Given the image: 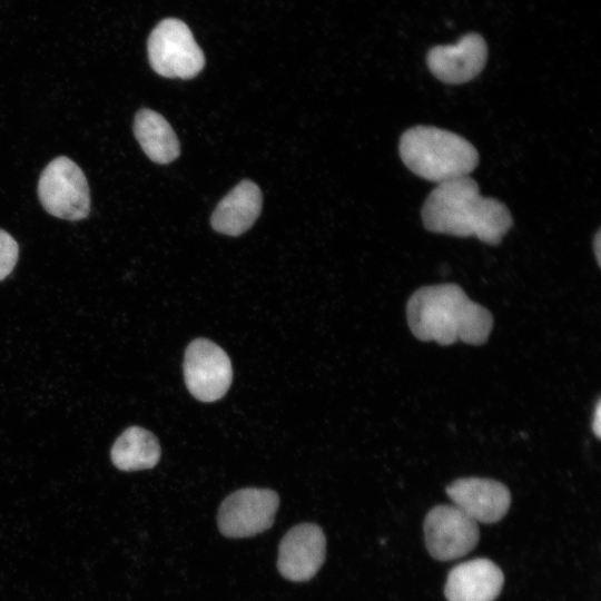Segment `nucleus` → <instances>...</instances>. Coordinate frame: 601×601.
I'll return each instance as SVG.
<instances>
[{"instance_id":"obj_1","label":"nucleus","mask_w":601,"mask_h":601,"mask_svg":"<svg viewBox=\"0 0 601 601\" xmlns=\"http://www.w3.org/2000/svg\"><path fill=\"white\" fill-rule=\"evenodd\" d=\"M422 221L432 233L475 237L489 245L500 244L513 224L509 208L483 197L470 176L437 184L423 204Z\"/></svg>"},{"instance_id":"obj_2","label":"nucleus","mask_w":601,"mask_h":601,"mask_svg":"<svg viewBox=\"0 0 601 601\" xmlns=\"http://www.w3.org/2000/svg\"><path fill=\"white\" fill-rule=\"evenodd\" d=\"M406 318L413 335L424 342L471 345L486 342L493 327L487 308L471 300L456 284H439L416 289L407 300Z\"/></svg>"},{"instance_id":"obj_3","label":"nucleus","mask_w":601,"mask_h":601,"mask_svg":"<svg viewBox=\"0 0 601 601\" xmlns=\"http://www.w3.org/2000/svg\"><path fill=\"white\" fill-rule=\"evenodd\" d=\"M398 151L413 174L436 184L469 176L479 164V152L469 140L434 126L420 125L405 130Z\"/></svg>"},{"instance_id":"obj_4","label":"nucleus","mask_w":601,"mask_h":601,"mask_svg":"<svg viewBox=\"0 0 601 601\" xmlns=\"http://www.w3.org/2000/svg\"><path fill=\"white\" fill-rule=\"evenodd\" d=\"M147 49L151 68L166 78H194L205 65V56L190 29L175 18L165 19L154 28Z\"/></svg>"},{"instance_id":"obj_5","label":"nucleus","mask_w":601,"mask_h":601,"mask_svg":"<svg viewBox=\"0 0 601 601\" xmlns=\"http://www.w3.org/2000/svg\"><path fill=\"white\" fill-rule=\"evenodd\" d=\"M38 196L46 211L55 217L75 221L89 215L86 176L68 157H57L46 166L39 178Z\"/></svg>"},{"instance_id":"obj_6","label":"nucleus","mask_w":601,"mask_h":601,"mask_svg":"<svg viewBox=\"0 0 601 601\" xmlns=\"http://www.w3.org/2000/svg\"><path fill=\"white\" fill-rule=\"evenodd\" d=\"M278 506L279 496L270 489L237 490L218 509V530L226 538L254 536L273 525Z\"/></svg>"},{"instance_id":"obj_7","label":"nucleus","mask_w":601,"mask_h":601,"mask_svg":"<svg viewBox=\"0 0 601 601\" xmlns=\"http://www.w3.org/2000/svg\"><path fill=\"white\" fill-rule=\"evenodd\" d=\"M184 377L194 397L201 402H215L226 394L231 384L230 359L214 342L196 338L185 352Z\"/></svg>"},{"instance_id":"obj_8","label":"nucleus","mask_w":601,"mask_h":601,"mask_svg":"<svg viewBox=\"0 0 601 601\" xmlns=\"http://www.w3.org/2000/svg\"><path fill=\"white\" fill-rule=\"evenodd\" d=\"M423 528L426 549L439 561L455 560L467 554L480 539L477 522L453 504L431 509Z\"/></svg>"},{"instance_id":"obj_9","label":"nucleus","mask_w":601,"mask_h":601,"mask_svg":"<svg viewBox=\"0 0 601 601\" xmlns=\"http://www.w3.org/2000/svg\"><path fill=\"white\" fill-rule=\"evenodd\" d=\"M326 538L315 523H300L283 536L277 558L280 575L293 582L311 580L325 561Z\"/></svg>"},{"instance_id":"obj_10","label":"nucleus","mask_w":601,"mask_h":601,"mask_svg":"<svg viewBox=\"0 0 601 601\" xmlns=\"http://www.w3.org/2000/svg\"><path fill=\"white\" fill-rule=\"evenodd\" d=\"M487 60V46L475 32L464 35L455 45L435 46L426 55L430 71L447 85H462L474 79Z\"/></svg>"},{"instance_id":"obj_11","label":"nucleus","mask_w":601,"mask_h":601,"mask_svg":"<svg viewBox=\"0 0 601 601\" xmlns=\"http://www.w3.org/2000/svg\"><path fill=\"white\" fill-rule=\"evenodd\" d=\"M446 494L453 505L481 523L499 522L511 505L509 489L492 479H457L446 486Z\"/></svg>"},{"instance_id":"obj_12","label":"nucleus","mask_w":601,"mask_h":601,"mask_svg":"<svg viewBox=\"0 0 601 601\" xmlns=\"http://www.w3.org/2000/svg\"><path fill=\"white\" fill-rule=\"evenodd\" d=\"M501 569L489 559H473L454 566L447 575V601H494L503 587Z\"/></svg>"},{"instance_id":"obj_13","label":"nucleus","mask_w":601,"mask_h":601,"mask_svg":"<svg viewBox=\"0 0 601 601\" xmlns=\"http://www.w3.org/2000/svg\"><path fill=\"white\" fill-rule=\"evenodd\" d=\"M262 200L260 189L255 183L240 181L217 205L211 215L213 228L229 236L245 233L259 216Z\"/></svg>"},{"instance_id":"obj_14","label":"nucleus","mask_w":601,"mask_h":601,"mask_svg":"<svg viewBox=\"0 0 601 601\" xmlns=\"http://www.w3.org/2000/svg\"><path fill=\"white\" fill-rule=\"evenodd\" d=\"M134 134L147 157L169 164L180 154L178 138L168 121L151 109H140L134 120Z\"/></svg>"},{"instance_id":"obj_15","label":"nucleus","mask_w":601,"mask_h":601,"mask_svg":"<svg viewBox=\"0 0 601 601\" xmlns=\"http://www.w3.org/2000/svg\"><path fill=\"white\" fill-rule=\"evenodd\" d=\"M160 454L157 437L140 426L126 428L110 451L114 465L125 472L151 469L159 462Z\"/></svg>"},{"instance_id":"obj_16","label":"nucleus","mask_w":601,"mask_h":601,"mask_svg":"<svg viewBox=\"0 0 601 601\" xmlns=\"http://www.w3.org/2000/svg\"><path fill=\"white\" fill-rule=\"evenodd\" d=\"M19 256V246L13 237L0 229V282L14 268Z\"/></svg>"},{"instance_id":"obj_17","label":"nucleus","mask_w":601,"mask_h":601,"mask_svg":"<svg viewBox=\"0 0 601 601\" xmlns=\"http://www.w3.org/2000/svg\"><path fill=\"white\" fill-rule=\"evenodd\" d=\"M591 428H592L593 434L598 439H600L601 437V402L600 400H598L597 405L594 407Z\"/></svg>"},{"instance_id":"obj_18","label":"nucleus","mask_w":601,"mask_h":601,"mask_svg":"<svg viewBox=\"0 0 601 601\" xmlns=\"http://www.w3.org/2000/svg\"><path fill=\"white\" fill-rule=\"evenodd\" d=\"M593 250H594V255H595V258H597V262H598V265L600 266V263H601V233H600V229L597 231L594 238H593Z\"/></svg>"}]
</instances>
